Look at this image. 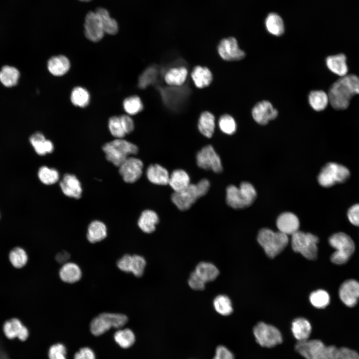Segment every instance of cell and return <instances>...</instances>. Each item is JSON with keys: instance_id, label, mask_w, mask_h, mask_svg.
<instances>
[{"instance_id": "cell-24", "label": "cell", "mask_w": 359, "mask_h": 359, "mask_svg": "<svg viewBox=\"0 0 359 359\" xmlns=\"http://www.w3.org/2000/svg\"><path fill=\"white\" fill-rule=\"evenodd\" d=\"M190 76L194 85L198 88L208 86L213 80V75L209 69L200 65L193 68Z\"/></svg>"}, {"instance_id": "cell-25", "label": "cell", "mask_w": 359, "mask_h": 359, "mask_svg": "<svg viewBox=\"0 0 359 359\" xmlns=\"http://www.w3.org/2000/svg\"><path fill=\"white\" fill-rule=\"evenodd\" d=\"M70 67V61L64 55L53 56L47 62L49 71L51 74L56 76H61L65 74L69 71Z\"/></svg>"}, {"instance_id": "cell-7", "label": "cell", "mask_w": 359, "mask_h": 359, "mask_svg": "<svg viewBox=\"0 0 359 359\" xmlns=\"http://www.w3.org/2000/svg\"><path fill=\"white\" fill-rule=\"evenodd\" d=\"M331 246L336 249L331 255L332 262L336 264L346 263L354 253L355 243L347 234L339 232L332 235L329 239Z\"/></svg>"}, {"instance_id": "cell-23", "label": "cell", "mask_w": 359, "mask_h": 359, "mask_svg": "<svg viewBox=\"0 0 359 359\" xmlns=\"http://www.w3.org/2000/svg\"><path fill=\"white\" fill-rule=\"evenodd\" d=\"M149 180L155 184L165 185L169 184L170 175L168 170L159 164L150 165L146 171Z\"/></svg>"}, {"instance_id": "cell-40", "label": "cell", "mask_w": 359, "mask_h": 359, "mask_svg": "<svg viewBox=\"0 0 359 359\" xmlns=\"http://www.w3.org/2000/svg\"><path fill=\"white\" fill-rule=\"evenodd\" d=\"M159 73L158 68L156 66H151L146 68L139 76V87L141 89H145L155 84L158 80Z\"/></svg>"}, {"instance_id": "cell-14", "label": "cell", "mask_w": 359, "mask_h": 359, "mask_svg": "<svg viewBox=\"0 0 359 359\" xmlns=\"http://www.w3.org/2000/svg\"><path fill=\"white\" fill-rule=\"evenodd\" d=\"M84 34L89 40L96 42L104 36L103 23L100 15L96 11H89L85 16Z\"/></svg>"}, {"instance_id": "cell-21", "label": "cell", "mask_w": 359, "mask_h": 359, "mask_svg": "<svg viewBox=\"0 0 359 359\" xmlns=\"http://www.w3.org/2000/svg\"><path fill=\"white\" fill-rule=\"evenodd\" d=\"M59 185L65 195L76 199L81 197L82 189L80 181L75 176L69 174H65Z\"/></svg>"}, {"instance_id": "cell-27", "label": "cell", "mask_w": 359, "mask_h": 359, "mask_svg": "<svg viewBox=\"0 0 359 359\" xmlns=\"http://www.w3.org/2000/svg\"><path fill=\"white\" fill-rule=\"evenodd\" d=\"M159 222V218L156 212L147 209L144 210L138 221L139 228L144 232L151 233L156 229V225Z\"/></svg>"}, {"instance_id": "cell-57", "label": "cell", "mask_w": 359, "mask_h": 359, "mask_svg": "<svg viewBox=\"0 0 359 359\" xmlns=\"http://www.w3.org/2000/svg\"><path fill=\"white\" fill-rule=\"evenodd\" d=\"M74 359H95V355L91 349L85 347L75 354Z\"/></svg>"}, {"instance_id": "cell-22", "label": "cell", "mask_w": 359, "mask_h": 359, "mask_svg": "<svg viewBox=\"0 0 359 359\" xmlns=\"http://www.w3.org/2000/svg\"><path fill=\"white\" fill-rule=\"evenodd\" d=\"M291 332L297 342H303L309 339L312 332V326L306 319L298 318L292 323Z\"/></svg>"}, {"instance_id": "cell-18", "label": "cell", "mask_w": 359, "mask_h": 359, "mask_svg": "<svg viewBox=\"0 0 359 359\" xmlns=\"http://www.w3.org/2000/svg\"><path fill=\"white\" fill-rule=\"evenodd\" d=\"M339 296L347 306L354 307L359 299V282L353 279L345 281L340 288Z\"/></svg>"}, {"instance_id": "cell-34", "label": "cell", "mask_w": 359, "mask_h": 359, "mask_svg": "<svg viewBox=\"0 0 359 359\" xmlns=\"http://www.w3.org/2000/svg\"><path fill=\"white\" fill-rule=\"evenodd\" d=\"M265 25L267 31L273 35L279 36L284 32L283 20L276 13L271 12L267 16L265 20Z\"/></svg>"}, {"instance_id": "cell-26", "label": "cell", "mask_w": 359, "mask_h": 359, "mask_svg": "<svg viewBox=\"0 0 359 359\" xmlns=\"http://www.w3.org/2000/svg\"><path fill=\"white\" fill-rule=\"evenodd\" d=\"M328 69L333 73L341 76L347 75L348 68L347 58L344 54H339L328 56L326 60Z\"/></svg>"}, {"instance_id": "cell-19", "label": "cell", "mask_w": 359, "mask_h": 359, "mask_svg": "<svg viewBox=\"0 0 359 359\" xmlns=\"http://www.w3.org/2000/svg\"><path fill=\"white\" fill-rule=\"evenodd\" d=\"M276 225L279 231L287 235H292L299 230L300 221L294 213L285 212L278 217Z\"/></svg>"}, {"instance_id": "cell-42", "label": "cell", "mask_w": 359, "mask_h": 359, "mask_svg": "<svg viewBox=\"0 0 359 359\" xmlns=\"http://www.w3.org/2000/svg\"><path fill=\"white\" fill-rule=\"evenodd\" d=\"M125 112L129 115H135L144 109L143 103L137 95L131 96L125 98L123 103Z\"/></svg>"}, {"instance_id": "cell-13", "label": "cell", "mask_w": 359, "mask_h": 359, "mask_svg": "<svg viewBox=\"0 0 359 359\" xmlns=\"http://www.w3.org/2000/svg\"><path fill=\"white\" fill-rule=\"evenodd\" d=\"M217 52L223 60L227 61L240 60L246 55L245 52L240 48L236 39L234 37L221 40L217 46Z\"/></svg>"}, {"instance_id": "cell-39", "label": "cell", "mask_w": 359, "mask_h": 359, "mask_svg": "<svg viewBox=\"0 0 359 359\" xmlns=\"http://www.w3.org/2000/svg\"><path fill=\"white\" fill-rule=\"evenodd\" d=\"M97 12L101 16L103 23L104 32L110 35H115L118 32L119 27L115 19L110 17L108 11L102 7L96 8Z\"/></svg>"}, {"instance_id": "cell-1", "label": "cell", "mask_w": 359, "mask_h": 359, "mask_svg": "<svg viewBox=\"0 0 359 359\" xmlns=\"http://www.w3.org/2000/svg\"><path fill=\"white\" fill-rule=\"evenodd\" d=\"M359 94V77L346 75L341 77L331 86L328 93L329 103L337 110L347 109L353 96Z\"/></svg>"}, {"instance_id": "cell-45", "label": "cell", "mask_w": 359, "mask_h": 359, "mask_svg": "<svg viewBox=\"0 0 359 359\" xmlns=\"http://www.w3.org/2000/svg\"><path fill=\"white\" fill-rule=\"evenodd\" d=\"M310 301L313 306L317 308H324L330 303V298L327 292L318 290L312 292L310 296Z\"/></svg>"}, {"instance_id": "cell-8", "label": "cell", "mask_w": 359, "mask_h": 359, "mask_svg": "<svg viewBox=\"0 0 359 359\" xmlns=\"http://www.w3.org/2000/svg\"><path fill=\"white\" fill-rule=\"evenodd\" d=\"M318 242V237L310 233L298 230L292 235L293 250L309 260H314L317 258Z\"/></svg>"}, {"instance_id": "cell-51", "label": "cell", "mask_w": 359, "mask_h": 359, "mask_svg": "<svg viewBox=\"0 0 359 359\" xmlns=\"http://www.w3.org/2000/svg\"><path fill=\"white\" fill-rule=\"evenodd\" d=\"M66 350L65 346L60 343L51 346L48 351L49 359H66Z\"/></svg>"}, {"instance_id": "cell-4", "label": "cell", "mask_w": 359, "mask_h": 359, "mask_svg": "<svg viewBox=\"0 0 359 359\" xmlns=\"http://www.w3.org/2000/svg\"><path fill=\"white\" fill-rule=\"evenodd\" d=\"M106 159L119 167L131 155L138 152V147L123 139H116L102 147Z\"/></svg>"}, {"instance_id": "cell-17", "label": "cell", "mask_w": 359, "mask_h": 359, "mask_svg": "<svg viewBox=\"0 0 359 359\" xmlns=\"http://www.w3.org/2000/svg\"><path fill=\"white\" fill-rule=\"evenodd\" d=\"M3 335L9 340L16 338L20 342L26 341L29 337L28 329L17 318H12L4 322L2 327Z\"/></svg>"}, {"instance_id": "cell-32", "label": "cell", "mask_w": 359, "mask_h": 359, "mask_svg": "<svg viewBox=\"0 0 359 359\" xmlns=\"http://www.w3.org/2000/svg\"><path fill=\"white\" fill-rule=\"evenodd\" d=\"M82 275L80 267L75 263L67 262L63 265L59 271V277L61 280L68 283L78 281Z\"/></svg>"}, {"instance_id": "cell-9", "label": "cell", "mask_w": 359, "mask_h": 359, "mask_svg": "<svg viewBox=\"0 0 359 359\" xmlns=\"http://www.w3.org/2000/svg\"><path fill=\"white\" fill-rule=\"evenodd\" d=\"M128 321L127 317L124 314L103 313L92 320L90 325V331L95 336H100L112 328L123 327Z\"/></svg>"}, {"instance_id": "cell-36", "label": "cell", "mask_w": 359, "mask_h": 359, "mask_svg": "<svg viewBox=\"0 0 359 359\" xmlns=\"http://www.w3.org/2000/svg\"><path fill=\"white\" fill-rule=\"evenodd\" d=\"M308 102L315 111H323L329 103L328 95L322 90L311 91L308 95Z\"/></svg>"}, {"instance_id": "cell-28", "label": "cell", "mask_w": 359, "mask_h": 359, "mask_svg": "<svg viewBox=\"0 0 359 359\" xmlns=\"http://www.w3.org/2000/svg\"><path fill=\"white\" fill-rule=\"evenodd\" d=\"M190 184V178L183 170H176L170 175L169 184L175 192L183 190Z\"/></svg>"}, {"instance_id": "cell-50", "label": "cell", "mask_w": 359, "mask_h": 359, "mask_svg": "<svg viewBox=\"0 0 359 359\" xmlns=\"http://www.w3.org/2000/svg\"><path fill=\"white\" fill-rule=\"evenodd\" d=\"M333 359H359V354L349 348H337Z\"/></svg>"}, {"instance_id": "cell-47", "label": "cell", "mask_w": 359, "mask_h": 359, "mask_svg": "<svg viewBox=\"0 0 359 359\" xmlns=\"http://www.w3.org/2000/svg\"><path fill=\"white\" fill-rule=\"evenodd\" d=\"M9 260L11 264L15 268H20L27 263L28 257L25 251L20 247L12 250L9 255Z\"/></svg>"}, {"instance_id": "cell-58", "label": "cell", "mask_w": 359, "mask_h": 359, "mask_svg": "<svg viewBox=\"0 0 359 359\" xmlns=\"http://www.w3.org/2000/svg\"><path fill=\"white\" fill-rule=\"evenodd\" d=\"M70 257L69 253L66 251L59 252L55 256L57 262L61 264H65L67 262Z\"/></svg>"}, {"instance_id": "cell-3", "label": "cell", "mask_w": 359, "mask_h": 359, "mask_svg": "<svg viewBox=\"0 0 359 359\" xmlns=\"http://www.w3.org/2000/svg\"><path fill=\"white\" fill-rule=\"evenodd\" d=\"M227 204L234 209L248 207L255 200L257 192L254 186L250 182L243 181L239 187L229 185L226 190Z\"/></svg>"}, {"instance_id": "cell-2", "label": "cell", "mask_w": 359, "mask_h": 359, "mask_svg": "<svg viewBox=\"0 0 359 359\" xmlns=\"http://www.w3.org/2000/svg\"><path fill=\"white\" fill-rule=\"evenodd\" d=\"M210 185V182L206 179L201 180L196 184L190 183L183 190L174 192L172 195V201L179 209L187 210L199 198L208 192Z\"/></svg>"}, {"instance_id": "cell-20", "label": "cell", "mask_w": 359, "mask_h": 359, "mask_svg": "<svg viewBox=\"0 0 359 359\" xmlns=\"http://www.w3.org/2000/svg\"><path fill=\"white\" fill-rule=\"evenodd\" d=\"M188 70L184 66H176L169 68L164 74L166 83L171 87H181L185 82Z\"/></svg>"}, {"instance_id": "cell-59", "label": "cell", "mask_w": 359, "mask_h": 359, "mask_svg": "<svg viewBox=\"0 0 359 359\" xmlns=\"http://www.w3.org/2000/svg\"><path fill=\"white\" fill-rule=\"evenodd\" d=\"M81 0V1H82L88 2V1H91V0Z\"/></svg>"}, {"instance_id": "cell-37", "label": "cell", "mask_w": 359, "mask_h": 359, "mask_svg": "<svg viewBox=\"0 0 359 359\" xmlns=\"http://www.w3.org/2000/svg\"><path fill=\"white\" fill-rule=\"evenodd\" d=\"M20 76L19 71L15 67L6 65L0 70V81L5 87L15 85Z\"/></svg>"}, {"instance_id": "cell-12", "label": "cell", "mask_w": 359, "mask_h": 359, "mask_svg": "<svg viewBox=\"0 0 359 359\" xmlns=\"http://www.w3.org/2000/svg\"><path fill=\"white\" fill-rule=\"evenodd\" d=\"M196 161L198 167L202 169L211 170L216 173L222 171L221 159L211 145L205 146L198 151Z\"/></svg>"}, {"instance_id": "cell-29", "label": "cell", "mask_w": 359, "mask_h": 359, "mask_svg": "<svg viewBox=\"0 0 359 359\" xmlns=\"http://www.w3.org/2000/svg\"><path fill=\"white\" fill-rule=\"evenodd\" d=\"M160 90L164 103L170 107H176L183 101V96L186 95L180 87H171Z\"/></svg>"}, {"instance_id": "cell-46", "label": "cell", "mask_w": 359, "mask_h": 359, "mask_svg": "<svg viewBox=\"0 0 359 359\" xmlns=\"http://www.w3.org/2000/svg\"><path fill=\"white\" fill-rule=\"evenodd\" d=\"M218 126L222 132L231 135L236 131L237 125L235 119L228 114H224L218 120Z\"/></svg>"}, {"instance_id": "cell-31", "label": "cell", "mask_w": 359, "mask_h": 359, "mask_svg": "<svg viewBox=\"0 0 359 359\" xmlns=\"http://www.w3.org/2000/svg\"><path fill=\"white\" fill-rule=\"evenodd\" d=\"M29 141L35 151L39 155L43 156L53 151L54 146L52 142L46 139L40 133H36L31 135Z\"/></svg>"}, {"instance_id": "cell-56", "label": "cell", "mask_w": 359, "mask_h": 359, "mask_svg": "<svg viewBox=\"0 0 359 359\" xmlns=\"http://www.w3.org/2000/svg\"><path fill=\"white\" fill-rule=\"evenodd\" d=\"M123 127L126 134L132 133L135 128L134 122L129 115L119 116Z\"/></svg>"}, {"instance_id": "cell-49", "label": "cell", "mask_w": 359, "mask_h": 359, "mask_svg": "<svg viewBox=\"0 0 359 359\" xmlns=\"http://www.w3.org/2000/svg\"><path fill=\"white\" fill-rule=\"evenodd\" d=\"M146 265V261L143 256L134 255L132 256L131 272L135 276L140 277L143 275Z\"/></svg>"}, {"instance_id": "cell-11", "label": "cell", "mask_w": 359, "mask_h": 359, "mask_svg": "<svg viewBox=\"0 0 359 359\" xmlns=\"http://www.w3.org/2000/svg\"><path fill=\"white\" fill-rule=\"evenodd\" d=\"M349 176L350 171L346 167L335 163H329L322 169L318 180L321 186L329 187L345 181Z\"/></svg>"}, {"instance_id": "cell-33", "label": "cell", "mask_w": 359, "mask_h": 359, "mask_svg": "<svg viewBox=\"0 0 359 359\" xmlns=\"http://www.w3.org/2000/svg\"><path fill=\"white\" fill-rule=\"evenodd\" d=\"M107 230L105 224L99 220L91 222L88 226L87 237L91 243L101 241L106 238Z\"/></svg>"}, {"instance_id": "cell-44", "label": "cell", "mask_w": 359, "mask_h": 359, "mask_svg": "<svg viewBox=\"0 0 359 359\" xmlns=\"http://www.w3.org/2000/svg\"><path fill=\"white\" fill-rule=\"evenodd\" d=\"M38 177L43 183L47 185L56 183L59 179V173L56 169L46 166L40 168L38 172Z\"/></svg>"}, {"instance_id": "cell-16", "label": "cell", "mask_w": 359, "mask_h": 359, "mask_svg": "<svg viewBox=\"0 0 359 359\" xmlns=\"http://www.w3.org/2000/svg\"><path fill=\"white\" fill-rule=\"evenodd\" d=\"M251 114L253 119L257 123L265 125L277 118L278 111L270 102L262 100L257 102L253 106Z\"/></svg>"}, {"instance_id": "cell-54", "label": "cell", "mask_w": 359, "mask_h": 359, "mask_svg": "<svg viewBox=\"0 0 359 359\" xmlns=\"http://www.w3.org/2000/svg\"><path fill=\"white\" fill-rule=\"evenodd\" d=\"M132 262V256L126 254L119 259L117 262L118 268L125 272H131Z\"/></svg>"}, {"instance_id": "cell-30", "label": "cell", "mask_w": 359, "mask_h": 359, "mask_svg": "<svg viewBox=\"0 0 359 359\" xmlns=\"http://www.w3.org/2000/svg\"><path fill=\"white\" fill-rule=\"evenodd\" d=\"M215 121L214 116L211 112L207 111L202 112L197 124L200 133L206 138H211L215 128Z\"/></svg>"}, {"instance_id": "cell-5", "label": "cell", "mask_w": 359, "mask_h": 359, "mask_svg": "<svg viewBox=\"0 0 359 359\" xmlns=\"http://www.w3.org/2000/svg\"><path fill=\"white\" fill-rule=\"evenodd\" d=\"M337 349L318 339H308L295 345L296 351L305 359H333Z\"/></svg>"}, {"instance_id": "cell-55", "label": "cell", "mask_w": 359, "mask_h": 359, "mask_svg": "<svg viewBox=\"0 0 359 359\" xmlns=\"http://www.w3.org/2000/svg\"><path fill=\"white\" fill-rule=\"evenodd\" d=\"M348 217L353 225L359 226V204H356L350 208L348 211Z\"/></svg>"}, {"instance_id": "cell-15", "label": "cell", "mask_w": 359, "mask_h": 359, "mask_svg": "<svg viewBox=\"0 0 359 359\" xmlns=\"http://www.w3.org/2000/svg\"><path fill=\"white\" fill-rule=\"evenodd\" d=\"M119 168V173L123 180L127 183H134L142 175L143 163L139 159L129 157Z\"/></svg>"}, {"instance_id": "cell-52", "label": "cell", "mask_w": 359, "mask_h": 359, "mask_svg": "<svg viewBox=\"0 0 359 359\" xmlns=\"http://www.w3.org/2000/svg\"><path fill=\"white\" fill-rule=\"evenodd\" d=\"M212 359H235L232 352L224 345L216 347Z\"/></svg>"}, {"instance_id": "cell-41", "label": "cell", "mask_w": 359, "mask_h": 359, "mask_svg": "<svg viewBox=\"0 0 359 359\" xmlns=\"http://www.w3.org/2000/svg\"><path fill=\"white\" fill-rule=\"evenodd\" d=\"M70 100L72 103L76 107H85L89 103V93L83 87H76L71 91Z\"/></svg>"}, {"instance_id": "cell-53", "label": "cell", "mask_w": 359, "mask_h": 359, "mask_svg": "<svg viewBox=\"0 0 359 359\" xmlns=\"http://www.w3.org/2000/svg\"><path fill=\"white\" fill-rule=\"evenodd\" d=\"M205 282L196 273L192 272L188 278V284L189 286L195 291L203 290L205 288Z\"/></svg>"}, {"instance_id": "cell-35", "label": "cell", "mask_w": 359, "mask_h": 359, "mask_svg": "<svg viewBox=\"0 0 359 359\" xmlns=\"http://www.w3.org/2000/svg\"><path fill=\"white\" fill-rule=\"evenodd\" d=\"M194 271L205 283L214 280L219 273L213 264L208 262L199 263Z\"/></svg>"}, {"instance_id": "cell-6", "label": "cell", "mask_w": 359, "mask_h": 359, "mask_svg": "<svg viewBox=\"0 0 359 359\" xmlns=\"http://www.w3.org/2000/svg\"><path fill=\"white\" fill-rule=\"evenodd\" d=\"M257 241L264 249L266 255L273 258L281 253L287 246L288 235L280 232H275L264 228L258 232Z\"/></svg>"}, {"instance_id": "cell-38", "label": "cell", "mask_w": 359, "mask_h": 359, "mask_svg": "<svg viewBox=\"0 0 359 359\" xmlns=\"http://www.w3.org/2000/svg\"><path fill=\"white\" fill-rule=\"evenodd\" d=\"M114 338L116 343L123 349L131 347L136 341L135 334L128 328L117 331L114 334Z\"/></svg>"}, {"instance_id": "cell-43", "label": "cell", "mask_w": 359, "mask_h": 359, "mask_svg": "<svg viewBox=\"0 0 359 359\" xmlns=\"http://www.w3.org/2000/svg\"><path fill=\"white\" fill-rule=\"evenodd\" d=\"M213 305L216 312L222 316H228L233 311L230 299L224 295L216 296L213 300Z\"/></svg>"}, {"instance_id": "cell-48", "label": "cell", "mask_w": 359, "mask_h": 359, "mask_svg": "<svg viewBox=\"0 0 359 359\" xmlns=\"http://www.w3.org/2000/svg\"><path fill=\"white\" fill-rule=\"evenodd\" d=\"M108 127L112 135L116 139H123L126 135L119 116H112L108 121Z\"/></svg>"}, {"instance_id": "cell-10", "label": "cell", "mask_w": 359, "mask_h": 359, "mask_svg": "<svg viewBox=\"0 0 359 359\" xmlns=\"http://www.w3.org/2000/svg\"><path fill=\"white\" fill-rule=\"evenodd\" d=\"M253 333L256 342L262 347L272 348L283 342L282 334L279 329L264 322L256 325Z\"/></svg>"}]
</instances>
